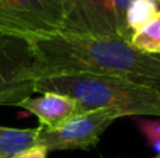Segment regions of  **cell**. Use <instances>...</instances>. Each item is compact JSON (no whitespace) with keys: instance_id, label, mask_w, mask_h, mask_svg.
<instances>
[{"instance_id":"6da1fadb","label":"cell","mask_w":160,"mask_h":158,"mask_svg":"<svg viewBox=\"0 0 160 158\" xmlns=\"http://www.w3.org/2000/svg\"><path fill=\"white\" fill-rule=\"evenodd\" d=\"M31 45L35 53L37 80L86 73L125 78L160 91V55L135 49L124 38L56 34L32 41Z\"/></svg>"},{"instance_id":"7a4b0ae2","label":"cell","mask_w":160,"mask_h":158,"mask_svg":"<svg viewBox=\"0 0 160 158\" xmlns=\"http://www.w3.org/2000/svg\"><path fill=\"white\" fill-rule=\"evenodd\" d=\"M35 92H58L73 98L83 112L110 109L122 116L160 118V91L125 78L100 74H59L35 81Z\"/></svg>"},{"instance_id":"3957f363","label":"cell","mask_w":160,"mask_h":158,"mask_svg":"<svg viewBox=\"0 0 160 158\" xmlns=\"http://www.w3.org/2000/svg\"><path fill=\"white\" fill-rule=\"evenodd\" d=\"M66 0H0V34L37 39L61 34Z\"/></svg>"},{"instance_id":"277c9868","label":"cell","mask_w":160,"mask_h":158,"mask_svg":"<svg viewBox=\"0 0 160 158\" xmlns=\"http://www.w3.org/2000/svg\"><path fill=\"white\" fill-rule=\"evenodd\" d=\"M35 53L30 41L0 34V105L17 106L35 92Z\"/></svg>"},{"instance_id":"5b68a950","label":"cell","mask_w":160,"mask_h":158,"mask_svg":"<svg viewBox=\"0 0 160 158\" xmlns=\"http://www.w3.org/2000/svg\"><path fill=\"white\" fill-rule=\"evenodd\" d=\"M132 0H66V18L61 34L119 36L129 41L125 25Z\"/></svg>"},{"instance_id":"8992f818","label":"cell","mask_w":160,"mask_h":158,"mask_svg":"<svg viewBox=\"0 0 160 158\" xmlns=\"http://www.w3.org/2000/svg\"><path fill=\"white\" fill-rule=\"evenodd\" d=\"M121 118L110 109H96L76 115L75 118L53 129L37 128V146L47 151L88 150L97 146L104 130Z\"/></svg>"},{"instance_id":"52a82bcc","label":"cell","mask_w":160,"mask_h":158,"mask_svg":"<svg viewBox=\"0 0 160 158\" xmlns=\"http://www.w3.org/2000/svg\"><path fill=\"white\" fill-rule=\"evenodd\" d=\"M17 106L35 115L39 120V126L47 129L58 128L76 115L83 114L82 108L73 98L58 92H42L37 98H27Z\"/></svg>"},{"instance_id":"ba28073f","label":"cell","mask_w":160,"mask_h":158,"mask_svg":"<svg viewBox=\"0 0 160 158\" xmlns=\"http://www.w3.org/2000/svg\"><path fill=\"white\" fill-rule=\"evenodd\" d=\"M37 146L35 129H16L0 126V158H11Z\"/></svg>"},{"instance_id":"9c48e42d","label":"cell","mask_w":160,"mask_h":158,"mask_svg":"<svg viewBox=\"0 0 160 158\" xmlns=\"http://www.w3.org/2000/svg\"><path fill=\"white\" fill-rule=\"evenodd\" d=\"M135 49L149 55H160V10L129 38Z\"/></svg>"},{"instance_id":"30bf717a","label":"cell","mask_w":160,"mask_h":158,"mask_svg":"<svg viewBox=\"0 0 160 158\" xmlns=\"http://www.w3.org/2000/svg\"><path fill=\"white\" fill-rule=\"evenodd\" d=\"M158 2L156 0H132L127 8L125 14V25L129 34V38L138 28L148 22L158 13Z\"/></svg>"},{"instance_id":"8fae6325","label":"cell","mask_w":160,"mask_h":158,"mask_svg":"<svg viewBox=\"0 0 160 158\" xmlns=\"http://www.w3.org/2000/svg\"><path fill=\"white\" fill-rule=\"evenodd\" d=\"M139 129L145 134L149 144L160 154V120H139Z\"/></svg>"},{"instance_id":"7c38bea8","label":"cell","mask_w":160,"mask_h":158,"mask_svg":"<svg viewBox=\"0 0 160 158\" xmlns=\"http://www.w3.org/2000/svg\"><path fill=\"white\" fill-rule=\"evenodd\" d=\"M11 158H48V151L44 147L34 146V147L28 148V150L22 151V153L17 154V156H14Z\"/></svg>"},{"instance_id":"4fadbf2b","label":"cell","mask_w":160,"mask_h":158,"mask_svg":"<svg viewBox=\"0 0 160 158\" xmlns=\"http://www.w3.org/2000/svg\"><path fill=\"white\" fill-rule=\"evenodd\" d=\"M155 158H160V154H158V156H156Z\"/></svg>"},{"instance_id":"5bb4252c","label":"cell","mask_w":160,"mask_h":158,"mask_svg":"<svg viewBox=\"0 0 160 158\" xmlns=\"http://www.w3.org/2000/svg\"><path fill=\"white\" fill-rule=\"evenodd\" d=\"M156 2H158V4H160V0H156Z\"/></svg>"},{"instance_id":"9a60e30c","label":"cell","mask_w":160,"mask_h":158,"mask_svg":"<svg viewBox=\"0 0 160 158\" xmlns=\"http://www.w3.org/2000/svg\"><path fill=\"white\" fill-rule=\"evenodd\" d=\"M159 95H160V92H159Z\"/></svg>"}]
</instances>
